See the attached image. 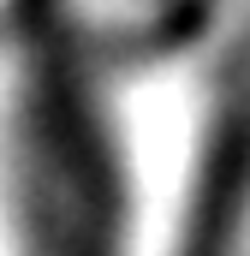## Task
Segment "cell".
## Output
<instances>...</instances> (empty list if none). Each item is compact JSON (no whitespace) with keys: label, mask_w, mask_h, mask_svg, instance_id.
Masks as SVG:
<instances>
[{"label":"cell","mask_w":250,"mask_h":256,"mask_svg":"<svg viewBox=\"0 0 250 256\" xmlns=\"http://www.w3.org/2000/svg\"><path fill=\"white\" fill-rule=\"evenodd\" d=\"M250 191V102L238 96L226 108V120L208 143V167H202V196H196V220H190L185 256H220L232 226H238V202Z\"/></svg>","instance_id":"6da1fadb"}]
</instances>
